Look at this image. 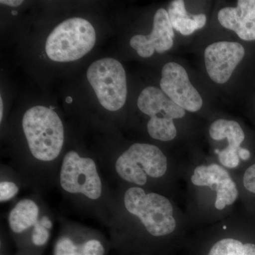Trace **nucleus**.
<instances>
[{
	"instance_id": "13",
	"label": "nucleus",
	"mask_w": 255,
	"mask_h": 255,
	"mask_svg": "<svg viewBox=\"0 0 255 255\" xmlns=\"http://www.w3.org/2000/svg\"><path fill=\"white\" fill-rule=\"evenodd\" d=\"M168 16L172 27L184 36H189L196 30L205 26V14L189 15L186 10L184 1L174 0L169 5Z\"/></svg>"
},
{
	"instance_id": "5",
	"label": "nucleus",
	"mask_w": 255,
	"mask_h": 255,
	"mask_svg": "<svg viewBox=\"0 0 255 255\" xmlns=\"http://www.w3.org/2000/svg\"><path fill=\"white\" fill-rule=\"evenodd\" d=\"M87 80L100 105L108 111L122 109L127 101V74L123 65L114 58L96 60L87 71Z\"/></svg>"
},
{
	"instance_id": "23",
	"label": "nucleus",
	"mask_w": 255,
	"mask_h": 255,
	"mask_svg": "<svg viewBox=\"0 0 255 255\" xmlns=\"http://www.w3.org/2000/svg\"><path fill=\"white\" fill-rule=\"evenodd\" d=\"M238 155H239L240 158H241L243 160H248L251 157V152L248 149L243 148L241 147L238 150Z\"/></svg>"
},
{
	"instance_id": "14",
	"label": "nucleus",
	"mask_w": 255,
	"mask_h": 255,
	"mask_svg": "<svg viewBox=\"0 0 255 255\" xmlns=\"http://www.w3.org/2000/svg\"><path fill=\"white\" fill-rule=\"evenodd\" d=\"M39 209L34 201L30 199L20 201L9 215V227L15 233H21L38 222Z\"/></svg>"
},
{
	"instance_id": "15",
	"label": "nucleus",
	"mask_w": 255,
	"mask_h": 255,
	"mask_svg": "<svg viewBox=\"0 0 255 255\" xmlns=\"http://www.w3.org/2000/svg\"><path fill=\"white\" fill-rule=\"evenodd\" d=\"M209 135L215 140L227 139L228 147L238 151L245 140L244 131L240 124L226 119H219L213 122L209 128Z\"/></svg>"
},
{
	"instance_id": "2",
	"label": "nucleus",
	"mask_w": 255,
	"mask_h": 255,
	"mask_svg": "<svg viewBox=\"0 0 255 255\" xmlns=\"http://www.w3.org/2000/svg\"><path fill=\"white\" fill-rule=\"evenodd\" d=\"M95 28L88 20L74 17L65 20L48 35L46 52L50 60L68 63L80 59L93 48Z\"/></svg>"
},
{
	"instance_id": "9",
	"label": "nucleus",
	"mask_w": 255,
	"mask_h": 255,
	"mask_svg": "<svg viewBox=\"0 0 255 255\" xmlns=\"http://www.w3.org/2000/svg\"><path fill=\"white\" fill-rule=\"evenodd\" d=\"M245 48L237 42L219 41L209 45L204 52L206 71L210 78L224 84L245 56Z\"/></svg>"
},
{
	"instance_id": "3",
	"label": "nucleus",
	"mask_w": 255,
	"mask_h": 255,
	"mask_svg": "<svg viewBox=\"0 0 255 255\" xmlns=\"http://www.w3.org/2000/svg\"><path fill=\"white\" fill-rule=\"evenodd\" d=\"M124 205L130 214L140 220L152 236H167L175 230L173 207L165 196L146 193L140 187H130L124 195Z\"/></svg>"
},
{
	"instance_id": "19",
	"label": "nucleus",
	"mask_w": 255,
	"mask_h": 255,
	"mask_svg": "<svg viewBox=\"0 0 255 255\" xmlns=\"http://www.w3.org/2000/svg\"><path fill=\"white\" fill-rule=\"evenodd\" d=\"M32 232L31 240L33 244L37 246H41L46 244L49 239V232L47 228L43 227L39 221L33 226Z\"/></svg>"
},
{
	"instance_id": "21",
	"label": "nucleus",
	"mask_w": 255,
	"mask_h": 255,
	"mask_svg": "<svg viewBox=\"0 0 255 255\" xmlns=\"http://www.w3.org/2000/svg\"><path fill=\"white\" fill-rule=\"evenodd\" d=\"M18 188L16 184L11 182L0 183V201L5 202L12 199L16 195Z\"/></svg>"
},
{
	"instance_id": "12",
	"label": "nucleus",
	"mask_w": 255,
	"mask_h": 255,
	"mask_svg": "<svg viewBox=\"0 0 255 255\" xmlns=\"http://www.w3.org/2000/svg\"><path fill=\"white\" fill-rule=\"evenodd\" d=\"M218 18L221 26L243 41H255V0H239L236 7L223 8Z\"/></svg>"
},
{
	"instance_id": "16",
	"label": "nucleus",
	"mask_w": 255,
	"mask_h": 255,
	"mask_svg": "<svg viewBox=\"0 0 255 255\" xmlns=\"http://www.w3.org/2000/svg\"><path fill=\"white\" fill-rule=\"evenodd\" d=\"M208 255H255V244L246 243L233 238L218 241Z\"/></svg>"
},
{
	"instance_id": "24",
	"label": "nucleus",
	"mask_w": 255,
	"mask_h": 255,
	"mask_svg": "<svg viewBox=\"0 0 255 255\" xmlns=\"http://www.w3.org/2000/svg\"><path fill=\"white\" fill-rule=\"evenodd\" d=\"M23 2V1H19V0H1L0 1L1 4L8 5V6H12V7L20 6V5L22 4Z\"/></svg>"
},
{
	"instance_id": "8",
	"label": "nucleus",
	"mask_w": 255,
	"mask_h": 255,
	"mask_svg": "<svg viewBox=\"0 0 255 255\" xmlns=\"http://www.w3.org/2000/svg\"><path fill=\"white\" fill-rule=\"evenodd\" d=\"M159 85L162 91L184 110L196 112L202 107V97L179 64L170 62L164 65Z\"/></svg>"
},
{
	"instance_id": "4",
	"label": "nucleus",
	"mask_w": 255,
	"mask_h": 255,
	"mask_svg": "<svg viewBox=\"0 0 255 255\" xmlns=\"http://www.w3.org/2000/svg\"><path fill=\"white\" fill-rule=\"evenodd\" d=\"M137 107L150 117L147 125L150 137L161 141L175 138L177 131L174 119L183 118L185 110L171 100L161 89L155 87L144 89L137 99Z\"/></svg>"
},
{
	"instance_id": "18",
	"label": "nucleus",
	"mask_w": 255,
	"mask_h": 255,
	"mask_svg": "<svg viewBox=\"0 0 255 255\" xmlns=\"http://www.w3.org/2000/svg\"><path fill=\"white\" fill-rule=\"evenodd\" d=\"M219 159L221 164L228 168H236L240 163L238 151L228 147L220 151Z\"/></svg>"
},
{
	"instance_id": "6",
	"label": "nucleus",
	"mask_w": 255,
	"mask_h": 255,
	"mask_svg": "<svg viewBox=\"0 0 255 255\" xmlns=\"http://www.w3.org/2000/svg\"><path fill=\"white\" fill-rule=\"evenodd\" d=\"M167 169V159L157 146L147 143L132 144L116 162V171L128 182L143 186L147 177H162Z\"/></svg>"
},
{
	"instance_id": "20",
	"label": "nucleus",
	"mask_w": 255,
	"mask_h": 255,
	"mask_svg": "<svg viewBox=\"0 0 255 255\" xmlns=\"http://www.w3.org/2000/svg\"><path fill=\"white\" fill-rule=\"evenodd\" d=\"M82 255H104L105 248L97 240H90L81 245Z\"/></svg>"
},
{
	"instance_id": "7",
	"label": "nucleus",
	"mask_w": 255,
	"mask_h": 255,
	"mask_svg": "<svg viewBox=\"0 0 255 255\" xmlns=\"http://www.w3.org/2000/svg\"><path fill=\"white\" fill-rule=\"evenodd\" d=\"M62 188L70 194H82L92 200L100 198L102 181L95 161L71 150L64 157L60 172Z\"/></svg>"
},
{
	"instance_id": "22",
	"label": "nucleus",
	"mask_w": 255,
	"mask_h": 255,
	"mask_svg": "<svg viewBox=\"0 0 255 255\" xmlns=\"http://www.w3.org/2000/svg\"><path fill=\"white\" fill-rule=\"evenodd\" d=\"M243 184L247 190L255 194V164L251 166L245 172Z\"/></svg>"
},
{
	"instance_id": "1",
	"label": "nucleus",
	"mask_w": 255,
	"mask_h": 255,
	"mask_svg": "<svg viewBox=\"0 0 255 255\" xmlns=\"http://www.w3.org/2000/svg\"><path fill=\"white\" fill-rule=\"evenodd\" d=\"M22 128L35 158L50 162L59 155L65 131L63 122L55 111L43 106L32 107L23 115Z\"/></svg>"
},
{
	"instance_id": "10",
	"label": "nucleus",
	"mask_w": 255,
	"mask_h": 255,
	"mask_svg": "<svg viewBox=\"0 0 255 255\" xmlns=\"http://www.w3.org/2000/svg\"><path fill=\"white\" fill-rule=\"evenodd\" d=\"M191 180L194 185L209 187L216 191L215 207L218 210L224 209L226 206L232 205L237 200L238 190L236 182L228 171L219 164L198 166Z\"/></svg>"
},
{
	"instance_id": "17",
	"label": "nucleus",
	"mask_w": 255,
	"mask_h": 255,
	"mask_svg": "<svg viewBox=\"0 0 255 255\" xmlns=\"http://www.w3.org/2000/svg\"><path fill=\"white\" fill-rule=\"evenodd\" d=\"M54 255H82L81 245L75 244L69 238H61L55 244Z\"/></svg>"
},
{
	"instance_id": "26",
	"label": "nucleus",
	"mask_w": 255,
	"mask_h": 255,
	"mask_svg": "<svg viewBox=\"0 0 255 255\" xmlns=\"http://www.w3.org/2000/svg\"><path fill=\"white\" fill-rule=\"evenodd\" d=\"M0 107H1V111H0V121L2 120L3 117V102H2V98H0Z\"/></svg>"
},
{
	"instance_id": "11",
	"label": "nucleus",
	"mask_w": 255,
	"mask_h": 255,
	"mask_svg": "<svg viewBox=\"0 0 255 255\" xmlns=\"http://www.w3.org/2000/svg\"><path fill=\"white\" fill-rule=\"evenodd\" d=\"M174 28L167 10L160 8L156 11L150 34L135 35L130 40V46L142 58H149L155 51L158 53L170 50L174 44Z\"/></svg>"
},
{
	"instance_id": "25",
	"label": "nucleus",
	"mask_w": 255,
	"mask_h": 255,
	"mask_svg": "<svg viewBox=\"0 0 255 255\" xmlns=\"http://www.w3.org/2000/svg\"><path fill=\"white\" fill-rule=\"evenodd\" d=\"M39 222L43 227L47 228V229H50L53 227V223H52L49 218L46 217V216H43V218H41Z\"/></svg>"
}]
</instances>
